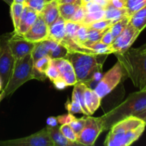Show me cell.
<instances>
[{"label": "cell", "instance_id": "obj_1", "mask_svg": "<svg viewBox=\"0 0 146 146\" xmlns=\"http://www.w3.org/2000/svg\"><path fill=\"white\" fill-rule=\"evenodd\" d=\"M146 124L140 118L131 115L115 123L104 141L106 146H128L138 141L145 131Z\"/></svg>", "mask_w": 146, "mask_h": 146}, {"label": "cell", "instance_id": "obj_2", "mask_svg": "<svg viewBox=\"0 0 146 146\" xmlns=\"http://www.w3.org/2000/svg\"><path fill=\"white\" fill-rule=\"evenodd\" d=\"M108 54H88L69 51L66 56L74 67L77 82L88 83L102 71L103 64Z\"/></svg>", "mask_w": 146, "mask_h": 146}, {"label": "cell", "instance_id": "obj_3", "mask_svg": "<svg viewBox=\"0 0 146 146\" xmlns=\"http://www.w3.org/2000/svg\"><path fill=\"white\" fill-rule=\"evenodd\" d=\"M121 64L124 74L133 85L143 90L146 85V52L138 48H128L121 54H115Z\"/></svg>", "mask_w": 146, "mask_h": 146}, {"label": "cell", "instance_id": "obj_4", "mask_svg": "<svg viewBox=\"0 0 146 146\" xmlns=\"http://www.w3.org/2000/svg\"><path fill=\"white\" fill-rule=\"evenodd\" d=\"M145 108L146 89L139 90L130 94L123 102L101 116L104 122V131L109 129L120 120L136 115Z\"/></svg>", "mask_w": 146, "mask_h": 146}, {"label": "cell", "instance_id": "obj_5", "mask_svg": "<svg viewBox=\"0 0 146 146\" xmlns=\"http://www.w3.org/2000/svg\"><path fill=\"white\" fill-rule=\"evenodd\" d=\"M34 79V60L31 54L15 61L12 74L7 86L0 93V100L12 95L24 83Z\"/></svg>", "mask_w": 146, "mask_h": 146}, {"label": "cell", "instance_id": "obj_6", "mask_svg": "<svg viewBox=\"0 0 146 146\" xmlns=\"http://www.w3.org/2000/svg\"><path fill=\"white\" fill-rule=\"evenodd\" d=\"M68 52L69 51L64 45L54 40L47 38L36 43L31 55L34 63L38 58L45 56H48L51 59L66 58Z\"/></svg>", "mask_w": 146, "mask_h": 146}, {"label": "cell", "instance_id": "obj_7", "mask_svg": "<svg viewBox=\"0 0 146 146\" xmlns=\"http://www.w3.org/2000/svg\"><path fill=\"white\" fill-rule=\"evenodd\" d=\"M104 131V122L101 117L86 118V123L82 131L77 134L76 143L81 145H94L100 134Z\"/></svg>", "mask_w": 146, "mask_h": 146}, {"label": "cell", "instance_id": "obj_8", "mask_svg": "<svg viewBox=\"0 0 146 146\" xmlns=\"http://www.w3.org/2000/svg\"><path fill=\"white\" fill-rule=\"evenodd\" d=\"M9 37L5 36L0 38V79L1 82V91L7 86L15 64V58L8 44Z\"/></svg>", "mask_w": 146, "mask_h": 146}, {"label": "cell", "instance_id": "obj_9", "mask_svg": "<svg viewBox=\"0 0 146 146\" xmlns=\"http://www.w3.org/2000/svg\"><path fill=\"white\" fill-rule=\"evenodd\" d=\"M123 76V70L121 64L118 61L109 71L104 74L94 90L100 98H103L110 94L118 84H120Z\"/></svg>", "mask_w": 146, "mask_h": 146}, {"label": "cell", "instance_id": "obj_10", "mask_svg": "<svg viewBox=\"0 0 146 146\" xmlns=\"http://www.w3.org/2000/svg\"><path fill=\"white\" fill-rule=\"evenodd\" d=\"M0 146H54L47 128L24 138L0 141Z\"/></svg>", "mask_w": 146, "mask_h": 146}, {"label": "cell", "instance_id": "obj_11", "mask_svg": "<svg viewBox=\"0 0 146 146\" xmlns=\"http://www.w3.org/2000/svg\"><path fill=\"white\" fill-rule=\"evenodd\" d=\"M140 34L141 31L131 25L129 22L125 29L116 38H114L113 41L111 44L113 54H121L127 51L131 48Z\"/></svg>", "mask_w": 146, "mask_h": 146}, {"label": "cell", "instance_id": "obj_12", "mask_svg": "<svg viewBox=\"0 0 146 146\" xmlns=\"http://www.w3.org/2000/svg\"><path fill=\"white\" fill-rule=\"evenodd\" d=\"M8 44L15 58V61L31 54L36 46V43L28 41L22 36L15 35L14 34L9 37Z\"/></svg>", "mask_w": 146, "mask_h": 146}, {"label": "cell", "instance_id": "obj_13", "mask_svg": "<svg viewBox=\"0 0 146 146\" xmlns=\"http://www.w3.org/2000/svg\"><path fill=\"white\" fill-rule=\"evenodd\" d=\"M48 36V27L40 14L29 29L22 36L28 41L34 43L39 42L47 39Z\"/></svg>", "mask_w": 146, "mask_h": 146}, {"label": "cell", "instance_id": "obj_14", "mask_svg": "<svg viewBox=\"0 0 146 146\" xmlns=\"http://www.w3.org/2000/svg\"><path fill=\"white\" fill-rule=\"evenodd\" d=\"M52 62L57 67L60 78L66 83L67 86H74L77 83L76 76L74 67L70 61L66 58L52 59Z\"/></svg>", "mask_w": 146, "mask_h": 146}, {"label": "cell", "instance_id": "obj_15", "mask_svg": "<svg viewBox=\"0 0 146 146\" xmlns=\"http://www.w3.org/2000/svg\"><path fill=\"white\" fill-rule=\"evenodd\" d=\"M82 6L85 9V17L81 24L88 26L94 21L104 19L105 9L104 7L94 1H91L83 4Z\"/></svg>", "mask_w": 146, "mask_h": 146}, {"label": "cell", "instance_id": "obj_16", "mask_svg": "<svg viewBox=\"0 0 146 146\" xmlns=\"http://www.w3.org/2000/svg\"><path fill=\"white\" fill-rule=\"evenodd\" d=\"M38 14L39 13L37 12L36 11L24 5V10H23L21 19H20L19 24L17 29L14 31V34L15 35L22 36L34 24Z\"/></svg>", "mask_w": 146, "mask_h": 146}, {"label": "cell", "instance_id": "obj_17", "mask_svg": "<svg viewBox=\"0 0 146 146\" xmlns=\"http://www.w3.org/2000/svg\"><path fill=\"white\" fill-rule=\"evenodd\" d=\"M39 14L48 27L51 26L60 17L58 4L56 0L46 3L44 8L40 11Z\"/></svg>", "mask_w": 146, "mask_h": 146}, {"label": "cell", "instance_id": "obj_18", "mask_svg": "<svg viewBox=\"0 0 146 146\" xmlns=\"http://www.w3.org/2000/svg\"><path fill=\"white\" fill-rule=\"evenodd\" d=\"M66 20L60 16L51 26L48 27V38L61 44L65 37Z\"/></svg>", "mask_w": 146, "mask_h": 146}, {"label": "cell", "instance_id": "obj_19", "mask_svg": "<svg viewBox=\"0 0 146 146\" xmlns=\"http://www.w3.org/2000/svg\"><path fill=\"white\" fill-rule=\"evenodd\" d=\"M47 130L49 133L50 137L54 143V146H74L78 145L76 143L72 142L67 139L59 129L58 125L56 126H48L47 125Z\"/></svg>", "mask_w": 146, "mask_h": 146}, {"label": "cell", "instance_id": "obj_20", "mask_svg": "<svg viewBox=\"0 0 146 146\" xmlns=\"http://www.w3.org/2000/svg\"><path fill=\"white\" fill-rule=\"evenodd\" d=\"M84 99L90 115H92L99 108L101 98L98 96L94 89H91L87 86L84 91Z\"/></svg>", "mask_w": 146, "mask_h": 146}, {"label": "cell", "instance_id": "obj_21", "mask_svg": "<svg viewBox=\"0 0 146 146\" xmlns=\"http://www.w3.org/2000/svg\"><path fill=\"white\" fill-rule=\"evenodd\" d=\"M104 9H105L104 19L110 20L112 21L113 24L117 22L125 17H130L128 15L126 8L118 9L113 7L111 4H108L104 7Z\"/></svg>", "mask_w": 146, "mask_h": 146}, {"label": "cell", "instance_id": "obj_22", "mask_svg": "<svg viewBox=\"0 0 146 146\" xmlns=\"http://www.w3.org/2000/svg\"><path fill=\"white\" fill-rule=\"evenodd\" d=\"M87 86L86 84L81 82H77L74 85V91L72 93V98L76 100L78 104L81 106L84 115H90L87 107L85 104V99H84V91Z\"/></svg>", "mask_w": 146, "mask_h": 146}, {"label": "cell", "instance_id": "obj_23", "mask_svg": "<svg viewBox=\"0 0 146 146\" xmlns=\"http://www.w3.org/2000/svg\"><path fill=\"white\" fill-rule=\"evenodd\" d=\"M130 24L142 31L146 27V5L134 12L130 17Z\"/></svg>", "mask_w": 146, "mask_h": 146}, {"label": "cell", "instance_id": "obj_24", "mask_svg": "<svg viewBox=\"0 0 146 146\" xmlns=\"http://www.w3.org/2000/svg\"><path fill=\"white\" fill-rule=\"evenodd\" d=\"M80 6L81 5L76 4H70V3L59 4L58 11H59L60 16L63 17L66 21H69Z\"/></svg>", "mask_w": 146, "mask_h": 146}, {"label": "cell", "instance_id": "obj_25", "mask_svg": "<svg viewBox=\"0 0 146 146\" xmlns=\"http://www.w3.org/2000/svg\"><path fill=\"white\" fill-rule=\"evenodd\" d=\"M24 4H19V3L14 2L10 6V13H11V17L12 19L13 24H14V31L17 29L19 27L20 19H21L23 10H24Z\"/></svg>", "mask_w": 146, "mask_h": 146}, {"label": "cell", "instance_id": "obj_26", "mask_svg": "<svg viewBox=\"0 0 146 146\" xmlns=\"http://www.w3.org/2000/svg\"><path fill=\"white\" fill-rule=\"evenodd\" d=\"M109 28L104 30H98L87 27V40L85 43L83 44L82 46L84 47V46L86 45H88V44H93V43L99 41L101 39V38H102L104 33H105Z\"/></svg>", "mask_w": 146, "mask_h": 146}, {"label": "cell", "instance_id": "obj_27", "mask_svg": "<svg viewBox=\"0 0 146 146\" xmlns=\"http://www.w3.org/2000/svg\"><path fill=\"white\" fill-rule=\"evenodd\" d=\"M84 47L89 48L92 50L96 54H113V51L111 48V45H107L104 44L101 41H97V42L93 43V44H88V45L84 46Z\"/></svg>", "mask_w": 146, "mask_h": 146}, {"label": "cell", "instance_id": "obj_28", "mask_svg": "<svg viewBox=\"0 0 146 146\" xmlns=\"http://www.w3.org/2000/svg\"><path fill=\"white\" fill-rule=\"evenodd\" d=\"M130 17H126L125 18L119 20L117 22L114 23L110 27V31H111V34H112L114 38H116L124 29L125 27H127L130 22Z\"/></svg>", "mask_w": 146, "mask_h": 146}, {"label": "cell", "instance_id": "obj_29", "mask_svg": "<svg viewBox=\"0 0 146 146\" xmlns=\"http://www.w3.org/2000/svg\"><path fill=\"white\" fill-rule=\"evenodd\" d=\"M51 61H52V59L48 56H45L36 61L34 63V67L38 72L46 74V71L51 65Z\"/></svg>", "mask_w": 146, "mask_h": 146}, {"label": "cell", "instance_id": "obj_30", "mask_svg": "<svg viewBox=\"0 0 146 146\" xmlns=\"http://www.w3.org/2000/svg\"><path fill=\"white\" fill-rule=\"evenodd\" d=\"M146 5V0H126L125 7L128 15L131 17L134 12Z\"/></svg>", "mask_w": 146, "mask_h": 146}, {"label": "cell", "instance_id": "obj_31", "mask_svg": "<svg viewBox=\"0 0 146 146\" xmlns=\"http://www.w3.org/2000/svg\"><path fill=\"white\" fill-rule=\"evenodd\" d=\"M59 129L61 132L62 133L63 135L68 139L69 141H72V142L76 143V134L74 132V130L72 129L69 124H62L61 126L59 127Z\"/></svg>", "mask_w": 146, "mask_h": 146}, {"label": "cell", "instance_id": "obj_32", "mask_svg": "<svg viewBox=\"0 0 146 146\" xmlns=\"http://www.w3.org/2000/svg\"><path fill=\"white\" fill-rule=\"evenodd\" d=\"M66 108L68 112L71 114L74 113H84L81 106L76 100L72 98L71 101H68L66 104Z\"/></svg>", "mask_w": 146, "mask_h": 146}, {"label": "cell", "instance_id": "obj_33", "mask_svg": "<svg viewBox=\"0 0 146 146\" xmlns=\"http://www.w3.org/2000/svg\"><path fill=\"white\" fill-rule=\"evenodd\" d=\"M87 40V27L81 24L77 31L75 37V41L80 46H82Z\"/></svg>", "mask_w": 146, "mask_h": 146}, {"label": "cell", "instance_id": "obj_34", "mask_svg": "<svg viewBox=\"0 0 146 146\" xmlns=\"http://www.w3.org/2000/svg\"><path fill=\"white\" fill-rule=\"evenodd\" d=\"M112 24H113V22L111 21H110V20L101 19V20H98V21H94V22L88 24V25L86 26V27H90V28L95 29H98V30H104L109 28Z\"/></svg>", "mask_w": 146, "mask_h": 146}, {"label": "cell", "instance_id": "obj_35", "mask_svg": "<svg viewBox=\"0 0 146 146\" xmlns=\"http://www.w3.org/2000/svg\"><path fill=\"white\" fill-rule=\"evenodd\" d=\"M45 4V0H25L24 1V5L33 9L38 13L42 10Z\"/></svg>", "mask_w": 146, "mask_h": 146}, {"label": "cell", "instance_id": "obj_36", "mask_svg": "<svg viewBox=\"0 0 146 146\" xmlns=\"http://www.w3.org/2000/svg\"><path fill=\"white\" fill-rule=\"evenodd\" d=\"M86 123V118L83 117L81 118H76L73 120L71 123H69L70 126L72 128V129L74 130V132L76 133V134H78L84 128V125Z\"/></svg>", "mask_w": 146, "mask_h": 146}, {"label": "cell", "instance_id": "obj_37", "mask_svg": "<svg viewBox=\"0 0 146 146\" xmlns=\"http://www.w3.org/2000/svg\"><path fill=\"white\" fill-rule=\"evenodd\" d=\"M45 74L46 77H48L53 83L60 78V75L58 68H57V67L53 64L52 61H51V65L48 67V69L46 70Z\"/></svg>", "mask_w": 146, "mask_h": 146}, {"label": "cell", "instance_id": "obj_38", "mask_svg": "<svg viewBox=\"0 0 146 146\" xmlns=\"http://www.w3.org/2000/svg\"><path fill=\"white\" fill-rule=\"evenodd\" d=\"M84 17H85V9H84V7L81 5L77 9L76 12L74 13L69 21H72V22L78 23V24H82Z\"/></svg>", "mask_w": 146, "mask_h": 146}, {"label": "cell", "instance_id": "obj_39", "mask_svg": "<svg viewBox=\"0 0 146 146\" xmlns=\"http://www.w3.org/2000/svg\"><path fill=\"white\" fill-rule=\"evenodd\" d=\"M76 117L74 116L73 114L69 113L67 114H64V115H58V116L56 117L58 123L61 124V125H62V124H69Z\"/></svg>", "mask_w": 146, "mask_h": 146}, {"label": "cell", "instance_id": "obj_40", "mask_svg": "<svg viewBox=\"0 0 146 146\" xmlns=\"http://www.w3.org/2000/svg\"><path fill=\"white\" fill-rule=\"evenodd\" d=\"M114 38L112 34H111V31H110V28L104 33V34L103 35L102 38L100 40V41L104 44H107V45H111L112 44V42L113 41Z\"/></svg>", "mask_w": 146, "mask_h": 146}, {"label": "cell", "instance_id": "obj_41", "mask_svg": "<svg viewBox=\"0 0 146 146\" xmlns=\"http://www.w3.org/2000/svg\"><path fill=\"white\" fill-rule=\"evenodd\" d=\"M108 4H111L113 7L118 9L126 8V0H109Z\"/></svg>", "mask_w": 146, "mask_h": 146}, {"label": "cell", "instance_id": "obj_42", "mask_svg": "<svg viewBox=\"0 0 146 146\" xmlns=\"http://www.w3.org/2000/svg\"><path fill=\"white\" fill-rule=\"evenodd\" d=\"M53 84H54V86H56V88H57L58 89H64V88H66V87L67 86L66 84V83L64 82V81H63L61 78H59V79H58L57 81H54Z\"/></svg>", "mask_w": 146, "mask_h": 146}, {"label": "cell", "instance_id": "obj_43", "mask_svg": "<svg viewBox=\"0 0 146 146\" xmlns=\"http://www.w3.org/2000/svg\"><path fill=\"white\" fill-rule=\"evenodd\" d=\"M58 4H66V3H70V4H76L78 5H81L82 1L81 0H56Z\"/></svg>", "mask_w": 146, "mask_h": 146}, {"label": "cell", "instance_id": "obj_44", "mask_svg": "<svg viewBox=\"0 0 146 146\" xmlns=\"http://www.w3.org/2000/svg\"><path fill=\"white\" fill-rule=\"evenodd\" d=\"M47 125L48 126H56L58 125V121H57L56 117H49L47 119Z\"/></svg>", "mask_w": 146, "mask_h": 146}, {"label": "cell", "instance_id": "obj_45", "mask_svg": "<svg viewBox=\"0 0 146 146\" xmlns=\"http://www.w3.org/2000/svg\"><path fill=\"white\" fill-rule=\"evenodd\" d=\"M134 116L141 119L146 124V108L145 110H143V111H141V112H140L139 113L135 115Z\"/></svg>", "mask_w": 146, "mask_h": 146}, {"label": "cell", "instance_id": "obj_46", "mask_svg": "<svg viewBox=\"0 0 146 146\" xmlns=\"http://www.w3.org/2000/svg\"><path fill=\"white\" fill-rule=\"evenodd\" d=\"M93 1H96V2L98 3V4H99L100 5H101L102 7H105L108 4V2H109V1H108V0H93Z\"/></svg>", "mask_w": 146, "mask_h": 146}, {"label": "cell", "instance_id": "obj_47", "mask_svg": "<svg viewBox=\"0 0 146 146\" xmlns=\"http://www.w3.org/2000/svg\"><path fill=\"white\" fill-rule=\"evenodd\" d=\"M3 1H5V2L9 6H11V4H13V2H14V0H3Z\"/></svg>", "mask_w": 146, "mask_h": 146}, {"label": "cell", "instance_id": "obj_48", "mask_svg": "<svg viewBox=\"0 0 146 146\" xmlns=\"http://www.w3.org/2000/svg\"><path fill=\"white\" fill-rule=\"evenodd\" d=\"M25 0H14V3H19V4H24Z\"/></svg>", "mask_w": 146, "mask_h": 146}, {"label": "cell", "instance_id": "obj_49", "mask_svg": "<svg viewBox=\"0 0 146 146\" xmlns=\"http://www.w3.org/2000/svg\"><path fill=\"white\" fill-rule=\"evenodd\" d=\"M139 48L141 50H142L143 51H145V52H146V44H143V46H141V47H139Z\"/></svg>", "mask_w": 146, "mask_h": 146}, {"label": "cell", "instance_id": "obj_50", "mask_svg": "<svg viewBox=\"0 0 146 146\" xmlns=\"http://www.w3.org/2000/svg\"><path fill=\"white\" fill-rule=\"evenodd\" d=\"M93 1V0H82V4H81V5H83V4H86V3L89 2V1Z\"/></svg>", "mask_w": 146, "mask_h": 146}, {"label": "cell", "instance_id": "obj_51", "mask_svg": "<svg viewBox=\"0 0 146 146\" xmlns=\"http://www.w3.org/2000/svg\"><path fill=\"white\" fill-rule=\"evenodd\" d=\"M1 92V79H0V93Z\"/></svg>", "mask_w": 146, "mask_h": 146}, {"label": "cell", "instance_id": "obj_52", "mask_svg": "<svg viewBox=\"0 0 146 146\" xmlns=\"http://www.w3.org/2000/svg\"><path fill=\"white\" fill-rule=\"evenodd\" d=\"M46 1V3H48V2H50V1H54V0H45Z\"/></svg>", "mask_w": 146, "mask_h": 146}, {"label": "cell", "instance_id": "obj_53", "mask_svg": "<svg viewBox=\"0 0 146 146\" xmlns=\"http://www.w3.org/2000/svg\"><path fill=\"white\" fill-rule=\"evenodd\" d=\"M144 89H146V85H145V88H144Z\"/></svg>", "mask_w": 146, "mask_h": 146}, {"label": "cell", "instance_id": "obj_54", "mask_svg": "<svg viewBox=\"0 0 146 146\" xmlns=\"http://www.w3.org/2000/svg\"><path fill=\"white\" fill-rule=\"evenodd\" d=\"M0 101H1V100H0Z\"/></svg>", "mask_w": 146, "mask_h": 146}, {"label": "cell", "instance_id": "obj_55", "mask_svg": "<svg viewBox=\"0 0 146 146\" xmlns=\"http://www.w3.org/2000/svg\"><path fill=\"white\" fill-rule=\"evenodd\" d=\"M108 1H109V0H108Z\"/></svg>", "mask_w": 146, "mask_h": 146}]
</instances>
